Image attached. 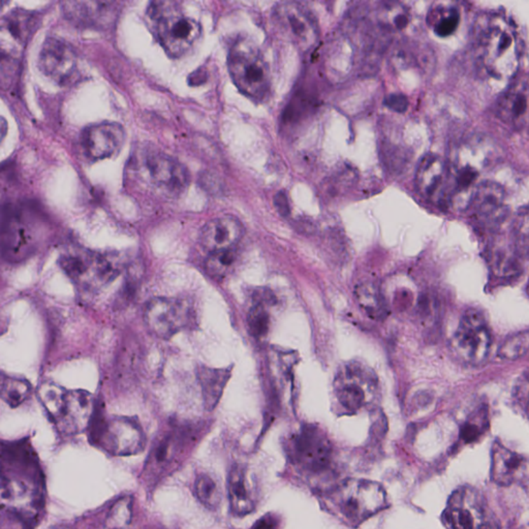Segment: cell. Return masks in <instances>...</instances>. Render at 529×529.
<instances>
[{
    "mask_svg": "<svg viewBox=\"0 0 529 529\" xmlns=\"http://www.w3.org/2000/svg\"><path fill=\"white\" fill-rule=\"evenodd\" d=\"M269 306L264 304L253 303L247 314V325L253 337L261 338L268 334L270 327V314Z\"/></svg>",
    "mask_w": 529,
    "mask_h": 529,
    "instance_id": "34",
    "label": "cell"
},
{
    "mask_svg": "<svg viewBox=\"0 0 529 529\" xmlns=\"http://www.w3.org/2000/svg\"><path fill=\"white\" fill-rule=\"evenodd\" d=\"M126 130L116 122H100L85 128L81 137L83 152L93 161L111 159L121 152Z\"/></svg>",
    "mask_w": 529,
    "mask_h": 529,
    "instance_id": "18",
    "label": "cell"
},
{
    "mask_svg": "<svg viewBox=\"0 0 529 529\" xmlns=\"http://www.w3.org/2000/svg\"><path fill=\"white\" fill-rule=\"evenodd\" d=\"M476 62L494 79H510L517 72L521 43L514 24L504 15L487 14L478 19L474 32Z\"/></svg>",
    "mask_w": 529,
    "mask_h": 529,
    "instance_id": "2",
    "label": "cell"
},
{
    "mask_svg": "<svg viewBox=\"0 0 529 529\" xmlns=\"http://www.w3.org/2000/svg\"><path fill=\"white\" fill-rule=\"evenodd\" d=\"M34 238L23 210L6 206L0 216V249L11 262L27 259L34 251Z\"/></svg>",
    "mask_w": 529,
    "mask_h": 529,
    "instance_id": "14",
    "label": "cell"
},
{
    "mask_svg": "<svg viewBox=\"0 0 529 529\" xmlns=\"http://www.w3.org/2000/svg\"><path fill=\"white\" fill-rule=\"evenodd\" d=\"M447 181V163L435 154L422 159L417 167L416 185L421 196L443 207V192Z\"/></svg>",
    "mask_w": 529,
    "mask_h": 529,
    "instance_id": "23",
    "label": "cell"
},
{
    "mask_svg": "<svg viewBox=\"0 0 529 529\" xmlns=\"http://www.w3.org/2000/svg\"><path fill=\"white\" fill-rule=\"evenodd\" d=\"M332 508L349 525L357 528L389 507L388 494L373 481L351 478L329 493Z\"/></svg>",
    "mask_w": 529,
    "mask_h": 529,
    "instance_id": "6",
    "label": "cell"
},
{
    "mask_svg": "<svg viewBox=\"0 0 529 529\" xmlns=\"http://www.w3.org/2000/svg\"><path fill=\"white\" fill-rule=\"evenodd\" d=\"M32 392L29 382L22 378H4L0 386V397L12 408H17L29 399Z\"/></svg>",
    "mask_w": 529,
    "mask_h": 529,
    "instance_id": "31",
    "label": "cell"
},
{
    "mask_svg": "<svg viewBox=\"0 0 529 529\" xmlns=\"http://www.w3.org/2000/svg\"><path fill=\"white\" fill-rule=\"evenodd\" d=\"M36 25L38 18L25 11H14L0 19V58H18Z\"/></svg>",
    "mask_w": 529,
    "mask_h": 529,
    "instance_id": "19",
    "label": "cell"
},
{
    "mask_svg": "<svg viewBox=\"0 0 529 529\" xmlns=\"http://www.w3.org/2000/svg\"><path fill=\"white\" fill-rule=\"evenodd\" d=\"M144 321L153 335L170 340L189 326V308L178 299L157 297L146 305Z\"/></svg>",
    "mask_w": 529,
    "mask_h": 529,
    "instance_id": "15",
    "label": "cell"
},
{
    "mask_svg": "<svg viewBox=\"0 0 529 529\" xmlns=\"http://www.w3.org/2000/svg\"><path fill=\"white\" fill-rule=\"evenodd\" d=\"M146 178L161 194L175 198L181 196L189 185V173L176 159L159 152H150L142 161Z\"/></svg>",
    "mask_w": 529,
    "mask_h": 529,
    "instance_id": "13",
    "label": "cell"
},
{
    "mask_svg": "<svg viewBox=\"0 0 529 529\" xmlns=\"http://www.w3.org/2000/svg\"><path fill=\"white\" fill-rule=\"evenodd\" d=\"M380 382L375 371L361 361L354 360L340 367L334 380V395L347 414H356L370 406L378 397Z\"/></svg>",
    "mask_w": 529,
    "mask_h": 529,
    "instance_id": "8",
    "label": "cell"
},
{
    "mask_svg": "<svg viewBox=\"0 0 529 529\" xmlns=\"http://www.w3.org/2000/svg\"><path fill=\"white\" fill-rule=\"evenodd\" d=\"M227 495L234 515L243 517L255 511L257 506L255 492L246 467L234 464L227 474Z\"/></svg>",
    "mask_w": 529,
    "mask_h": 529,
    "instance_id": "25",
    "label": "cell"
},
{
    "mask_svg": "<svg viewBox=\"0 0 529 529\" xmlns=\"http://www.w3.org/2000/svg\"><path fill=\"white\" fill-rule=\"evenodd\" d=\"M91 437L96 445L113 456L140 453L145 445V434L137 420L128 417H102L93 415Z\"/></svg>",
    "mask_w": 529,
    "mask_h": 529,
    "instance_id": "10",
    "label": "cell"
},
{
    "mask_svg": "<svg viewBox=\"0 0 529 529\" xmlns=\"http://www.w3.org/2000/svg\"><path fill=\"white\" fill-rule=\"evenodd\" d=\"M231 369L210 368L202 366L198 369V380L202 391L203 401L207 410H212L222 396Z\"/></svg>",
    "mask_w": 529,
    "mask_h": 529,
    "instance_id": "27",
    "label": "cell"
},
{
    "mask_svg": "<svg viewBox=\"0 0 529 529\" xmlns=\"http://www.w3.org/2000/svg\"><path fill=\"white\" fill-rule=\"evenodd\" d=\"M41 406L59 432L81 434L91 426L95 413L93 395L83 390H67L54 382H45L38 392Z\"/></svg>",
    "mask_w": 529,
    "mask_h": 529,
    "instance_id": "4",
    "label": "cell"
},
{
    "mask_svg": "<svg viewBox=\"0 0 529 529\" xmlns=\"http://www.w3.org/2000/svg\"><path fill=\"white\" fill-rule=\"evenodd\" d=\"M429 24L435 34L441 38L451 36L460 22V13L452 4H437L429 13Z\"/></svg>",
    "mask_w": 529,
    "mask_h": 529,
    "instance_id": "28",
    "label": "cell"
},
{
    "mask_svg": "<svg viewBox=\"0 0 529 529\" xmlns=\"http://www.w3.org/2000/svg\"><path fill=\"white\" fill-rule=\"evenodd\" d=\"M43 498V471L32 445L0 441V509L34 516Z\"/></svg>",
    "mask_w": 529,
    "mask_h": 529,
    "instance_id": "1",
    "label": "cell"
},
{
    "mask_svg": "<svg viewBox=\"0 0 529 529\" xmlns=\"http://www.w3.org/2000/svg\"><path fill=\"white\" fill-rule=\"evenodd\" d=\"M443 521L448 529H502L482 494L473 487H459L453 492Z\"/></svg>",
    "mask_w": 529,
    "mask_h": 529,
    "instance_id": "11",
    "label": "cell"
},
{
    "mask_svg": "<svg viewBox=\"0 0 529 529\" xmlns=\"http://www.w3.org/2000/svg\"><path fill=\"white\" fill-rule=\"evenodd\" d=\"M384 104L395 112L402 113L408 109V100L406 95L394 93L387 96Z\"/></svg>",
    "mask_w": 529,
    "mask_h": 529,
    "instance_id": "37",
    "label": "cell"
},
{
    "mask_svg": "<svg viewBox=\"0 0 529 529\" xmlns=\"http://www.w3.org/2000/svg\"><path fill=\"white\" fill-rule=\"evenodd\" d=\"M243 236L242 222L235 216L224 215L205 224L201 231L200 240L209 253H214L236 248Z\"/></svg>",
    "mask_w": 529,
    "mask_h": 529,
    "instance_id": "20",
    "label": "cell"
},
{
    "mask_svg": "<svg viewBox=\"0 0 529 529\" xmlns=\"http://www.w3.org/2000/svg\"><path fill=\"white\" fill-rule=\"evenodd\" d=\"M6 132H8V123L4 118L0 117V143L6 137Z\"/></svg>",
    "mask_w": 529,
    "mask_h": 529,
    "instance_id": "39",
    "label": "cell"
},
{
    "mask_svg": "<svg viewBox=\"0 0 529 529\" xmlns=\"http://www.w3.org/2000/svg\"><path fill=\"white\" fill-rule=\"evenodd\" d=\"M59 264L73 283L84 290H98L119 274V266L112 257L81 248L61 253Z\"/></svg>",
    "mask_w": 529,
    "mask_h": 529,
    "instance_id": "9",
    "label": "cell"
},
{
    "mask_svg": "<svg viewBox=\"0 0 529 529\" xmlns=\"http://www.w3.org/2000/svg\"><path fill=\"white\" fill-rule=\"evenodd\" d=\"M227 69L238 91L253 102H262L271 91L270 72L259 48L250 39L238 38L227 52Z\"/></svg>",
    "mask_w": 529,
    "mask_h": 529,
    "instance_id": "5",
    "label": "cell"
},
{
    "mask_svg": "<svg viewBox=\"0 0 529 529\" xmlns=\"http://www.w3.org/2000/svg\"><path fill=\"white\" fill-rule=\"evenodd\" d=\"M39 65L43 75L58 84L67 85L76 72L75 50L63 39H46L39 52Z\"/></svg>",
    "mask_w": 529,
    "mask_h": 529,
    "instance_id": "17",
    "label": "cell"
},
{
    "mask_svg": "<svg viewBox=\"0 0 529 529\" xmlns=\"http://www.w3.org/2000/svg\"><path fill=\"white\" fill-rule=\"evenodd\" d=\"M273 19L284 36L302 49H307L318 39V27L314 17L301 4L296 2L277 4Z\"/></svg>",
    "mask_w": 529,
    "mask_h": 529,
    "instance_id": "16",
    "label": "cell"
},
{
    "mask_svg": "<svg viewBox=\"0 0 529 529\" xmlns=\"http://www.w3.org/2000/svg\"><path fill=\"white\" fill-rule=\"evenodd\" d=\"M194 491V495L205 508L212 511L217 510L222 502V492L220 484L212 474L206 471L196 474Z\"/></svg>",
    "mask_w": 529,
    "mask_h": 529,
    "instance_id": "29",
    "label": "cell"
},
{
    "mask_svg": "<svg viewBox=\"0 0 529 529\" xmlns=\"http://www.w3.org/2000/svg\"><path fill=\"white\" fill-rule=\"evenodd\" d=\"M504 194V189L497 183L485 181L478 185L469 204L476 220L486 226L497 225L506 213Z\"/></svg>",
    "mask_w": 529,
    "mask_h": 529,
    "instance_id": "22",
    "label": "cell"
},
{
    "mask_svg": "<svg viewBox=\"0 0 529 529\" xmlns=\"http://www.w3.org/2000/svg\"><path fill=\"white\" fill-rule=\"evenodd\" d=\"M110 4L106 2L69 1L63 4V12L74 24L91 27L108 21Z\"/></svg>",
    "mask_w": 529,
    "mask_h": 529,
    "instance_id": "26",
    "label": "cell"
},
{
    "mask_svg": "<svg viewBox=\"0 0 529 529\" xmlns=\"http://www.w3.org/2000/svg\"><path fill=\"white\" fill-rule=\"evenodd\" d=\"M528 85L526 78L517 81L497 102L498 118L507 126L520 130L528 122Z\"/></svg>",
    "mask_w": 529,
    "mask_h": 529,
    "instance_id": "24",
    "label": "cell"
},
{
    "mask_svg": "<svg viewBox=\"0 0 529 529\" xmlns=\"http://www.w3.org/2000/svg\"><path fill=\"white\" fill-rule=\"evenodd\" d=\"M491 478L500 486L528 484V459L495 441L492 448Z\"/></svg>",
    "mask_w": 529,
    "mask_h": 529,
    "instance_id": "21",
    "label": "cell"
},
{
    "mask_svg": "<svg viewBox=\"0 0 529 529\" xmlns=\"http://www.w3.org/2000/svg\"><path fill=\"white\" fill-rule=\"evenodd\" d=\"M488 410L486 406H482L463 424L460 430V439L464 443H476L488 430Z\"/></svg>",
    "mask_w": 529,
    "mask_h": 529,
    "instance_id": "33",
    "label": "cell"
},
{
    "mask_svg": "<svg viewBox=\"0 0 529 529\" xmlns=\"http://www.w3.org/2000/svg\"><path fill=\"white\" fill-rule=\"evenodd\" d=\"M279 522L273 516H266L263 519L259 520L251 529H277Z\"/></svg>",
    "mask_w": 529,
    "mask_h": 529,
    "instance_id": "38",
    "label": "cell"
},
{
    "mask_svg": "<svg viewBox=\"0 0 529 529\" xmlns=\"http://www.w3.org/2000/svg\"><path fill=\"white\" fill-rule=\"evenodd\" d=\"M54 529H72V528H67V526H59V528H56Z\"/></svg>",
    "mask_w": 529,
    "mask_h": 529,
    "instance_id": "40",
    "label": "cell"
},
{
    "mask_svg": "<svg viewBox=\"0 0 529 529\" xmlns=\"http://www.w3.org/2000/svg\"><path fill=\"white\" fill-rule=\"evenodd\" d=\"M529 336L528 331L519 332L507 338L498 351L502 359L517 360L523 357L528 351Z\"/></svg>",
    "mask_w": 529,
    "mask_h": 529,
    "instance_id": "35",
    "label": "cell"
},
{
    "mask_svg": "<svg viewBox=\"0 0 529 529\" xmlns=\"http://www.w3.org/2000/svg\"><path fill=\"white\" fill-rule=\"evenodd\" d=\"M146 16L155 38L172 58L187 55L202 38V25L185 14L177 2H152Z\"/></svg>",
    "mask_w": 529,
    "mask_h": 529,
    "instance_id": "3",
    "label": "cell"
},
{
    "mask_svg": "<svg viewBox=\"0 0 529 529\" xmlns=\"http://www.w3.org/2000/svg\"><path fill=\"white\" fill-rule=\"evenodd\" d=\"M237 260V248L209 253V257H207L206 263H205V269L208 275L213 279H226L235 268Z\"/></svg>",
    "mask_w": 529,
    "mask_h": 529,
    "instance_id": "32",
    "label": "cell"
},
{
    "mask_svg": "<svg viewBox=\"0 0 529 529\" xmlns=\"http://www.w3.org/2000/svg\"><path fill=\"white\" fill-rule=\"evenodd\" d=\"M492 344L490 328L482 312L469 309L455 331L452 351L465 364L478 366L488 357Z\"/></svg>",
    "mask_w": 529,
    "mask_h": 529,
    "instance_id": "12",
    "label": "cell"
},
{
    "mask_svg": "<svg viewBox=\"0 0 529 529\" xmlns=\"http://www.w3.org/2000/svg\"><path fill=\"white\" fill-rule=\"evenodd\" d=\"M286 450L290 462L309 478L323 476L332 469L333 445L319 426L304 424L290 437Z\"/></svg>",
    "mask_w": 529,
    "mask_h": 529,
    "instance_id": "7",
    "label": "cell"
},
{
    "mask_svg": "<svg viewBox=\"0 0 529 529\" xmlns=\"http://www.w3.org/2000/svg\"><path fill=\"white\" fill-rule=\"evenodd\" d=\"M34 516L15 511H4L0 516V529H34Z\"/></svg>",
    "mask_w": 529,
    "mask_h": 529,
    "instance_id": "36",
    "label": "cell"
},
{
    "mask_svg": "<svg viewBox=\"0 0 529 529\" xmlns=\"http://www.w3.org/2000/svg\"><path fill=\"white\" fill-rule=\"evenodd\" d=\"M356 298L362 309L375 320L386 318V304L380 295V290L373 283H362L356 288Z\"/></svg>",
    "mask_w": 529,
    "mask_h": 529,
    "instance_id": "30",
    "label": "cell"
}]
</instances>
